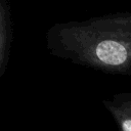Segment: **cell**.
<instances>
[{"instance_id": "cell-1", "label": "cell", "mask_w": 131, "mask_h": 131, "mask_svg": "<svg viewBox=\"0 0 131 131\" xmlns=\"http://www.w3.org/2000/svg\"><path fill=\"white\" fill-rule=\"evenodd\" d=\"M48 52L74 64L131 76V12L55 23L45 34Z\"/></svg>"}, {"instance_id": "cell-2", "label": "cell", "mask_w": 131, "mask_h": 131, "mask_svg": "<svg viewBox=\"0 0 131 131\" xmlns=\"http://www.w3.org/2000/svg\"><path fill=\"white\" fill-rule=\"evenodd\" d=\"M13 31L9 3L0 0V78L5 75L9 61Z\"/></svg>"}, {"instance_id": "cell-3", "label": "cell", "mask_w": 131, "mask_h": 131, "mask_svg": "<svg viewBox=\"0 0 131 131\" xmlns=\"http://www.w3.org/2000/svg\"><path fill=\"white\" fill-rule=\"evenodd\" d=\"M102 104L115 120L118 131H131V115L129 113L118 106L111 99H103Z\"/></svg>"}, {"instance_id": "cell-4", "label": "cell", "mask_w": 131, "mask_h": 131, "mask_svg": "<svg viewBox=\"0 0 131 131\" xmlns=\"http://www.w3.org/2000/svg\"><path fill=\"white\" fill-rule=\"evenodd\" d=\"M111 100L131 115V92H120L114 94Z\"/></svg>"}]
</instances>
